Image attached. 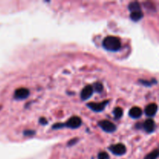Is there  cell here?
<instances>
[{
	"label": "cell",
	"mask_w": 159,
	"mask_h": 159,
	"mask_svg": "<svg viewBox=\"0 0 159 159\" xmlns=\"http://www.w3.org/2000/svg\"><path fill=\"white\" fill-rule=\"evenodd\" d=\"M103 47L108 51H116L120 48L121 42L117 37L108 36L103 40Z\"/></svg>",
	"instance_id": "obj_1"
},
{
	"label": "cell",
	"mask_w": 159,
	"mask_h": 159,
	"mask_svg": "<svg viewBox=\"0 0 159 159\" xmlns=\"http://www.w3.org/2000/svg\"><path fill=\"white\" fill-rule=\"evenodd\" d=\"M99 125L101 128L106 132H113L116 130V126L113 123L108 120H102L99 123Z\"/></svg>",
	"instance_id": "obj_2"
},
{
	"label": "cell",
	"mask_w": 159,
	"mask_h": 159,
	"mask_svg": "<svg viewBox=\"0 0 159 159\" xmlns=\"http://www.w3.org/2000/svg\"><path fill=\"white\" fill-rule=\"evenodd\" d=\"M110 150L116 155H123L126 153V147L123 144H117L112 145Z\"/></svg>",
	"instance_id": "obj_3"
},
{
	"label": "cell",
	"mask_w": 159,
	"mask_h": 159,
	"mask_svg": "<svg viewBox=\"0 0 159 159\" xmlns=\"http://www.w3.org/2000/svg\"><path fill=\"white\" fill-rule=\"evenodd\" d=\"M81 124H82V120L79 116H72V117L68 120V122H67V124L65 125L67 127H70V128L75 129L80 127Z\"/></svg>",
	"instance_id": "obj_4"
},
{
	"label": "cell",
	"mask_w": 159,
	"mask_h": 159,
	"mask_svg": "<svg viewBox=\"0 0 159 159\" xmlns=\"http://www.w3.org/2000/svg\"><path fill=\"white\" fill-rule=\"evenodd\" d=\"M108 102H109L108 100H106L104 101V102H99V103H96V102H89V103L87 104V106H88L90 109L94 110V111L99 112L105 108L106 105H107Z\"/></svg>",
	"instance_id": "obj_5"
},
{
	"label": "cell",
	"mask_w": 159,
	"mask_h": 159,
	"mask_svg": "<svg viewBox=\"0 0 159 159\" xmlns=\"http://www.w3.org/2000/svg\"><path fill=\"white\" fill-rule=\"evenodd\" d=\"M29 96V90L26 88L18 89L15 91L14 93V97L17 99H26Z\"/></svg>",
	"instance_id": "obj_6"
},
{
	"label": "cell",
	"mask_w": 159,
	"mask_h": 159,
	"mask_svg": "<svg viewBox=\"0 0 159 159\" xmlns=\"http://www.w3.org/2000/svg\"><path fill=\"white\" fill-rule=\"evenodd\" d=\"M93 89L91 85H87L86 87H85L81 93V98H82V100L88 99L93 95Z\"/></svg>",
	"instance_id": "obj_7"
},
{
	"label": "cell",
	"mask_w": 159,
	"mask_h": 159,
	"mask_svg": "<svg viewBox=\"0 0 159 159\" xmlns=\"http://www.w3.org/2000/svg\"><path fill=\"white\" fill-rule=\"evenodd\" d=\"M157 110H158V107H157L156 104H149V105L147 106V107L145 108V113L147 116H152L156 113Z\"/></svg>",
	"instance_id": "obj_8"
},
{
	"label": "cell",
	"mask_w": 159,
	"mask_h": 159,
	"mask_svg": "<svg viewBox=\"0 0 159 159\" xmlns=\"http://www.w3.org/2000/svg\"><path fill=\"white\" fill-rule=\"evenodd\" d=\"M144 128L148 133H152V132H153L154 130H155V122L151 119L147 120L144 124Z\"/></svg>",
	"instance_id": "obj_9"
},
{
	"label": "cell",
	"mask_w": 159,
	"mask_h": 159,
	"mask_svg": "<svg viewBox=\"0 0 159 159\" xmlns=\"http://www.w3.org/2000/svg\"><path fill=\"white\" fill-rule=\"evenodd\" d=\"M129 114L131 117L133 118H138L141 116L142 114V110L138 107H134L133 108L130 109V112H129Z\"/></svg>",
	"instance_id": "obj_10"
},
{
	"label": "cell",
	"mask_w": 159,
	"mask_h": 159,
	"mask_svg": "<svg viewBox=\"0 0 159 159\" xmlns=\"http://www.w3.org/2000/svg\"><path fill=\"white\" fill-rule=\"evenodd\" d=\"M143 16L144 15H143V12L141 10L134 11V12H131V13H130V18L134 21H138L142 18Z\"/></svg>",
	"instance_id": "obj_11"
},
{
	"label": "cell",
	"mask_w": 159,
	"mask_h": 159,
	"mask_svg": "<svg viewBox=\"0 0 159 159\" xmlns=\"http://www.w3.org/2000/svg\"><path fill=\"white\" fill-rule=\"evenodd\" d=\"M128 7H129V9H130L131 12L141 10V6H140V4L138 2H132L131 3H130Z\"/></svg>",
	"instance_id": "obj_12"
},
{
	"label": "cell",
	"mask_w": 159,
	"mask_h": 159,
	"mask_svg": "<svg viewBox=\"0 0 159 159\" xmlns=\"http://www.w3.org/2000/svg\"><path fill=\"white\" fill-rule=\"evenodd\" d=\"M113 114H114V116L116 119H120L123 115L122 109L120 108V107H116V108L114 109V110H113Z\"/></svg>",
	"instance_id": "obj_13"
},
{
	"label": "cell",
	"mask_w": 159,
	"mask_h": 159,
	"mask_svg": "<svg viewBox=\"0 0 159 159\" xmlns=\"http://www.w3.org/2000/svg\"><path fill=\"white\" fill-rule=\"evenodd\" d=\"M158 156V150L156 149V150L153 151L152 152H151L150 154L147 155V156L144 158V159H157Z\"/></svg>",
	"instance_id": "obj_14"
},
{
	"label": "cell",
	"mask_w": 159,
	"mask_h": 159,
	"mask_svg": "<svg viewBox=\"0 0 159 159\" xmlns=\"http://www.w3.org/2000/svg\"><path fill=\"white\" fill-rule=\"evenodd\" d=\"M102 89H103V87H102V85L100 82H96V83H95V90L96 91L100 93V92L102 91Z\"/></svg>",
	"instance_id": "obj_15"
},
{
	"label": "cell",
	"mask_w": 159,
	"mask_h": 159,
	"mask_svg": "<svg viewBox=\"0 0 159 159\" xmlns=\"http://www.w3.org/2000/svg\"><path fill=\"white\" fill-rule=\"evenodd\" d=\"M99 159H109L108 154L106 152H102L99 155Z\"/></svg>",
	"instance_id": "obj_16"
},
{
	"label": "cell",
	"mask_w": 159,
	"mask_h": 159,
	"mask_svg": "<svg viewBox=\"0 0 159 159\" xmlns=\"http://www.w3.org/2000/svg\"><path fill=\"white\" fill-rule=\"evenodd\" d=\"M25 135H33L35 134V132L33 131V130H26V131H25Z\"/></svg>",
	"instance_id": "obj_17"
},
{
	"label": "cell",
	"mask_w": 159,
	"mask_h": 159,
	"mask_svg": "<svg viewBox=\"0 0 159 159\" xmlns=\"http://www.w3.org/2000/svg\"><path fill=\"white\" fill-rule=\"evenodd\" d=\"M64 126H65V124H57L56 125H54V127H53V128H61V127H64Z\"/></svg>",
	"instance_id": "obj_18"
},
{
	"label": "cell",
	"mask_w": 159,
	"mask_h": 159,
	"mask_svg": "<svg viewBox=\"0 0 159 159\" xmlns=\"http://www.w3.org/2000/svg\"><path fill=\"white\" fill-rule=\"evenodd\" d=\"M40 123L41 124H43V125H45V124H47V123H48V121L44 119V118H41V119H40Z\"/></svg>",
	"instance_id": "obj_19"
}]
</instances>
